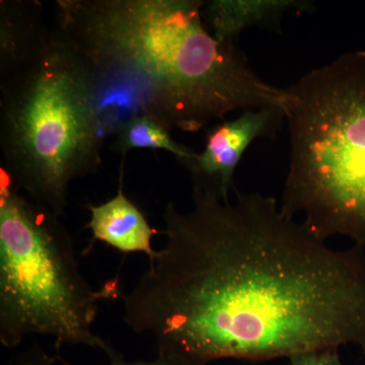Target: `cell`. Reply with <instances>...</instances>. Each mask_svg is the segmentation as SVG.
I'll return each mask as SVG.
<instances>
[{
  "label": "cell",
  "instance_id": "9",
  "mask_svg": "<svg viewBox=\"0 0 365 365\" xmlns=\"http://www.w3.org/2000/svg\"><path fill=\"white\" fill-rule=\"evenodd\" d=\"M307 7V2L297 0H213L204 4L202 16L216 39L235 43L250 26H274L290 9Z\"/></svg>",
  "mask_w": 365,
  "mask_h": 365
},
{
  "label": "cell",
  "instance_id": "8",
  "mask_svg": "<svg viewBox=\"0 0 365 365\" xmlns=\"http://www.w3.org/2000/svg\"><path fill=\"white\" fill-rule=\"evenodd\" d=\"M123 163L116 195L100 205L88 207L91 220L86 228L91 230V240L86 252L98 241L123 254H145L150 260L158 252L153 247V237L157 230L150 227L143 211L125 195Z\"/></svg>",
  "mask_w": 365,
  "mask_h": 365
},
{
  "label": "cell",
  "instance_id": "3",
  "mask_svg": "<svg viewBox=\"0 0 365 365\" xmlns=\"http://www.w3.org/2000/svg\"><path fill=\"white\" fill-rule=\"evenodd\" d=\"M0 145L14 184L59 217L72 182L102 165V98L56 29L33 63L0 83Z\"/></svg>",
  "mask_w": 365,
  "mask_h": 365
},
{
  "label": "cell",
  "instance_id": "13",
  "mask_svg": "<svg viewBox=\"0 0 365 365\" xmlns=\"http://www.w3.org/2000/svg\"><path fill=\"white\" fill-rule=\"evenodd\" d=\"M109 359V364L106 365H181L175 361L174 359L165 355L158 354L157 359L153 360H138V361H129L125 359L124 355L113 349L111 353L107 355Z\"/></svg>",
  "mask_w": 365,
  "mask_h": 365
},
{
  "label": "cell",
  "instance_id": "4",
  "mask_svg": "<svg viewBox=\"0 0 365 365\" xmlns=\"http://www.w3.org/2000/svg\"><path fill=\"white\" fill-rule=\"evenodd\" d=\"M289 169L281 209L318 239L365 249V51L348 52L287 88Z\"/></svg>",
  "mask_w": 365,
  "mask_h": 365
},
{
  "label": "cell",
  "instance_id": "1",
  "mask_svg": "<svg viewBox=\"0 0 365 365\" xmlns=\"http://www.w3.org/2000/svg\"><path fill=\"white\" fill-rule=\"evenodd\" d=\"M235 193L165 206V246L123 297L124 323L181 365L365 353V249L331 248L273 197Z\"/></svg>",
  "mask_w": 365,
  "mask_h": 365
},
{
  "label": "cell",
  "instance_id": "5",
  "mask_svg": "<svg viewBox=\"0 0 365 365\" xmlns=\"http://www.w3.org/2000/svg\"><path fill=\"white\" fill-rule=\"evenodd\" d=\"M119 276L93 289L79 268L74 242L59 216L21 191L0 169V343L31 336L57 347L114 348L93 331L101 302L121 297Z\"/></svg>",
  "mask_w": 365,
  "mask_h": 365
},
{
  "label": "cell",
  "instance_id": "2",
  "mask_svg": "<svg viewBox=\"0 0 365 365\" xmlns=\"http://www.w3.org/2000/svg\"><path fill=\"white\" fill-rule=\"evenodd\" d=\"M199 0H58L55 26L97 81L138 113L196 132L237 110L279 107L287 90L262 81L235 43L216 39ZM137 114V113H136Z\"/></svg>",
  "mask_w": 365,
  "mask_h": 365
},
{
  "label": "cell",
  "instance_id": "12",
  "mask_svg": "<svg viewBox=\"0 0 365 365\" xmlns=\"http://www.w3.org/2000/svg\"><path fill=\"white\" fill-rule=\"evenodd\" d=\"M59 355L50 354L40 345L33 344L11 359L7 365H57Z\"/></svg>",
  "mask_w": 365,
  "mask_h": 365
},
{
  "label": "cell",
  "instance_id": "6",
  "mask_svg": "<svg viewBox=\"0 0 365 365\" xmlns=\"http://www.w3.org/2000/svg\"><path fill=\"white\" fill-rule=\"evenodd\" d=\"M285 120L279 107L247 109L235 119L216 125L206 137L205 148L184 165L192 175L193 188L215 193L230 200L235 191V169L247 148L261 137L273 138Z\"/></svg>",
  "mask_w": 365,
  "mask_h": 365
},
{
  "label": "cell",
  "instance_id": "10",
  "mask_svg": "<svg viewBox=\"0 0 365 365\" xmlns=\"http://www.w3.org/2000/svg\"><path fill=\"white\" fill-rule=\"evenodd\" d=\"M115 150L123 155L132 150H162L176 155L182 165L196 157L197 153L177 143L168 129L155 118L137 113L118 125Z\"/></svg>",
  "mask_w": 365,
  "mask_h": 365
},
{
  "label": "cell",
  "instance_id": "11",
  "mask_svg": "<svg viewBox=\"0 0 365 365\" xmlns=\"http://www.w3.org/2000/svg\"><path fill=\"white\" fill-rule=\"evenodd\" d=\"M289 365H344L338 348H326L290 357Z\"/></svg>",
  "mask_w": 365,
  "mask_h": 365
},
{
  "label": "cell",
  "instance_id": "7",
  "mask_svg": "<svg viewBox=\"0 0 365 365\" xmlns=\"http://www.w3.org/2000/svg\"><path fill=\"white\" fill-rule=\"evenodd\" d=\"M52 30L36 0L0 1V83L26 68L44 49Z\"/></svg>",
  "mask_w": 365,
  "mask_h": 365
}]
</instances>
